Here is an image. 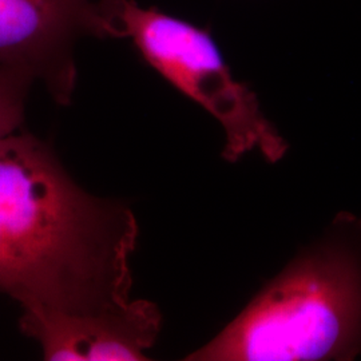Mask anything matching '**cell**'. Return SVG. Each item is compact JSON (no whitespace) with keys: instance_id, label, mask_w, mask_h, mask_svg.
Listing matches in <instances>:
<instances>
[{"instance_id":"3957f363","label":"cell","mask_w":361,"mask_h":361,"mask_svg":"<svg viewBox=\"0 0 361 361\" xmlns=\"http://www.w3.org/2000/svg\"><path fill=\"white\" fill-rule=\"evenodd\" d=\"M121 32L157 73L219 122L225 161L234 164L253 152L271 164L284 158L289 143L264 114L255 91L234 78L207 30L126 0Z\"/></svg>"},{"instance_id":"8992f818","label":"cell","mask_w":361,"mask_h":361,"mask_svg":"<svg viewBox=\"0 0 361 361\" xmlns=\"http://www.w3.org/2000/svg\"><path fill=\"white\" fill-rule=\"evenodd\" d=\"M35 80L26 73L0 66V141L20 129Z\"/></svg>"},{"instance_id":"5b68a950","label":"cell","mask_w":361,"mask_h":361,"mask_svg":"<svg viewBox=\"0 0 361 361\" xmlns=\"http://www.w3.org/2000/svg\"><path fill=\"white\" fill-rule=\"evenodd\" d=\"M19 326L38 343L46 360H146L162 313L154 302L135 300L128 310L104 314L23 310Z\"/></svg>"},{"instance_id":"52a82bcc","label":"cell","mask_w":361,"mask_h":361,"mask_svg":"<svg viewBox=\"0 0 361 361\" xmlns=\"http://www.w3.org/2000/svg\"><path fill=\"white\" fill-rule=\"evenodd\" d=\"M126 0H98L104 18L116 30V38H122L121 32V13Z\"/></svg>"},{"instance_id":"7a4b0ae2","label":"cell","mask_w":361,"mask_h":361,"mask_svg":"<svg viewBox=\"0 0 361 361\" xmlns=\"http://www.w3.org/2000/svg\"><path fill=\"white\" fill-rule=\"evenodd\" d=\"M361 355V216L337 213L186 361H350Z\"/></svg>"},{"instance_id":"6da1fadb","label":"cell","mask_w":361,"mask_h":361,"mask_svg":"<svg viewBox=\"0 0 361 361\" xmlns=\"http://www.w3.org/2000/svg\"><path fill=\"white\" fill-rule=\"evenodd\" d=\"M138 235L130 207L82 189L38 138L0 141V293L22 310H128Z\"/></svg>"},{"instance_id":"277c9868","label":"cell","mask_w":361,"mask_h":361,"mask_svg":"<svg viewBox=\"0 0 361 361\" xmlns=\"http://www.w3.org/2000/svg\"><path fill=\"white\" fill-rule=\"evenodd\" d=\"M116 38L98 0H0V66L20 70L61 106L77 89V46Z\"/></svg>"}]
</instances>
